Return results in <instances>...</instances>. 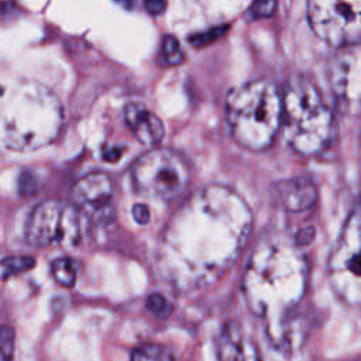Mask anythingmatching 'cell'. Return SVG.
Instances as JSON below:
<instances>
[{"label": "cell", "instance_id": "6da1fadb", "mask_svg": "<svg viewBox=\"0 0 361 361\" xmlns=\"http://www.w3.org/2000/svg\"><path fill=\"white\" fill-rule=\"evenodd\" d=\"M250 230L251 213L239 195L223 186L199 189L163 230L158 272L179 291L206 286L237 260Z\"/></svg>", "mask_w": 361, "mask_h": 361}, {"label": "cell", "instance_id": "7a4b0ae2", "mask_svg": "<svg viewBox=\"0 0 361 361\" xmlns=\"http://www.w3.org/2000/svg\"><path fill=\"white\" fill-rule=\"evenodd\" d=\"M308 262L288 241L270 237L254 250L244 274L243 291L248 308L261 317L286 322L305 295Z\"/></svg>", "mask_w": 361, "mask_h": 361}, {"label": "cell", "instance_id": "3957f363", "mask_svg": "<svg viewBox=\"0 0 361 361\" xmlns=\"http://www.w3.org/2000/svg\"><path fill=\"white\" fill-rule=\"evenodd\" d=\"M226 119L234 141L246 150L261 151L272 144L282 123V95L265 80L230 92Z\"/></svg>", "mask_w": 361, "mask_h": 361}, {"label": "cell", "instance_id": "277c9868", "mask_svg": "<svg viewBox=\"0 0 361 361\" xmlns=\"http://www.w3.org/2000/svg\"><path fill=\"white\" fill-rule=\"evenodd\" d=\"M281 126L288 144L302 156L319 154L330 144L333 115L310 80H289L282 94Z\"/></svg>", "mask_w": 361, "mask_h": 361}, {"label": "cell", "instance_id": "5b68a950", "mask_svg": "<svg viewBox=\"0 0 361 361\" xmlns=\"http://www.w3.org/2000/svg\"><path fill=\"white\" fill-rule=\"evenodd\" d=\"M132 181L139 194L150 199L171 201L186 189L191 172L185 160L175 151L153 148L134 161Z\"/></svg>", "mask_w": 361, "mask_h": 361}, {"label": "cell", "instance_id": "8992f818", "mask_svg": "<svg viewBox=\"0 0 361 361\" xmlns=\"http://www.w3.org/2000/svg\"><path fill=\"white\" fill-rule=\"evenodd\" d=\"M26 240L33 247H75L81 240V212L57 199L40 203L29 217Z\"/></svg>", "mask_w": 361, "mask_h": 361}, {"label": "cell", "instance_id": "52a82bcc", "mask_svg": "<svg viewBox=\"0 0 361 361\" xmlns=\"http://www.w3.org/2000/svg\"><path fill=\"white\" fill-rule=\"evenodd\" d=\"M308 19L330 46L353 47L361 40V0H308Z\"/></svg>", "mask_w": 361, "mask_h": 361}, {"label": "cell", "instance_id": "ba28073f", "mask_svg": "<svg viewBox=\"0 0 361 361\" xmlns=\"http://www.w3.org/2000/svg\"><path fill=\"white\" fill-rule=\"evenodd\" d=\"M360 212L355 209L347 219L329 260V279L337 296L355 306L361 299L360 270Z\"/></svg>", "mask_w": 361, "mask_h": 361}, {"label": "cell", "instance_id": "9c48e42d", "mask_svg": "<svg viewBox=\"0 0 361 361\" xmlns=\"http://www.w3.org/2000/svg\"><path fill=\"white\" fill-rule=\"evenodd\" d=\"M72 205L95 222L113 217V182L103 172L82 177L72 188Z\"/></svg>", "mask_w": 361, "mask_h": 361}, {"label": "cell", "instance_id": "30bf717a", "mask_svg": "<svg viewBox=\"0 0 361 361\" xmlns=\"http://www.w3.org/2000/svg\"><path fill=\"white\" fill-rule=\"evenodd\" d=\"M125 122L134 137L147 147H154L164 139L163 122L141 103L130 102L126 105Z\"/></svg>", "mask_w": 361, "mask_h": 361}, {"label": "cell", "instance_id": "8fae6325", "mask_svg": "<svg viewBox=\"0 0 361 361\" xmlns=\"http://www.w3.org/2000/svg\"><path fill=\"white\" fill-rule=\"evenodd\" d=\"M219 361H261L257 346L236 323L223 327L216 340Z\"/></svg>", "mask_w": 361, "mask_h": 361}, {"label": "cell", "instance_id": "7c38bea8", "mask_svg": "<svg viewBox=\"0 0 361 361\" xmlns=\"http://www.w3.org/2000/svg\"><path fill=\"white\" fill-rule=\"evenodd\" d=\"M316 186L306 178H292L275 186V198L282 209L288 212H302L316 202Z\"/></svg>", "mask_w": 361, "mask_h": 361}, {"label": "cell", "instance_id": "4fadbf2b", "mask_svg": "<svg viewBox=\"0 0 361 361\" xmlns=\"http://www.w3.org/2000/svg\"><path fill=\"white\" fill-rule=\"evenodd\" d=\"M350 50L343 53L337 61L336 65L333 67V87H334V92L338 96L346 98L347 101L354 99L357 101V98L354 96L351 88L354 87V89L358 92V85L360 82L351 81L353 75H360L358 71V47L353 46L348 47Z\"/></svg>", "mask_w": 361, "mask_h": 361}, {"label": "cell", "instance_id": "5bb4252c", "mask_svg": "<svg viewBox=\"0 0 361 361\" xmlns=\"http://www.w3.org/2000/svg\"><path fill=\"white\" fill-rule=\"evenodd\" d=\"M51 272H53L54 279L60 285H63L65 288H71L77 282L78 272H80V264L72 258L63 257L53 262Z\"/></svg>", "mask_w": 361, "mask_h": 361}, {"label": "cell", "instance_id": "9a60e30c", "mask_svg": "<svg viewBox=\"0 0 361 361\" xmlns=\"http://www.w3.org/2000/svg\"><path fill=\"white\" fill-rule=\"evenodd\" d=\"M36 260L29 255H15L0 261V281L9 279L34 268Z\"/></svg>", "mask_w": 361, "mask_h": 361}, {"label": "cell", "instance_id": "2e32d148", "mask_svg": "<svg viewBox=\"0 0 361 361\" xmlns=\"http://www.w3.org/2000/svg\"><path fill=\"white\" fill-rule=\"evenodd\" d=\"M132 361H175V357L165 346L144 344L133 351Z\"/></svg>", "mask_w": 361, "mask_h": 361}, {"label": "cell", "instance_id": "e0dca14e", "mask_svg": "<svg viewBox=\"0 0 361 361\" xmlns=\"http://www.w3.org/2000/svg\"><path fill=\"white\" fill-rule=\"evenodd\" d=\"M15 341L16 334L13 327L6 324L0 327V361H12L15 354Z\"/></svg>", "mask_w": 361, "mask_h": 361}, {"label": "cell", "instance_id": "ac0fdd59", "mask_svg": "<svg viewBox=\"0 0 361 361\" xmlns=\"http://www.w3.org/2000/svg\"><path fill=\"white\" fill-rule=\"evenodd\" d=\"M163 51H164V57L170 65H179L185 60L184 51H182L178 40L174 36L168 34L164 37Z\"/></svg>", "mask_w": 361, "mask_h": 361}, {"label": "cell", "instance_id": "d6986e66", "mask_svg": "<svg viewBox=\"0 0 361 361\" xmlns=\"http://www.w3.org/2000/svg\"><path fill=\"white\" fill-rule=\"evenodd\" d=\"M277 11V0H254L248 9L251 19H267L271 18Z\"/></svg>", "mask_w": 361, "mask_h": 361}, {"label": "cell", "instance_id": "ffe728a7", "mask_svg": "<svg viewBox=\"0 0 361 361\" xmlns=\"http://www.w3.org/2000/svg\"><path fill=\"white\" fill-rule=\"evenodd\" d=\"M146 306L148 308V310L157 316V317H167L170 313H171V305L170 302L160 293H153L147 298V302H146Z\"/></svg>", "mask_w": 361, "mask_h": 361}, {"label": "cell", "instance_id": "44dd1931", "mask_svg": "<svg viewBox=\"0 0 361 361\" xmlns=\"http://www.w3.org/2000/svg\"><path fill=\"white\" fill-rule=\"evenodd\" d=\"M226 27H219V29H213L210 32H206V33H202V34H196L194 37L189 39L191 43H194L196 47H202V46H208L212 42H215L217 37H220L223 33H224Z\"/></svg>", "mask_w": 361, "mask_h": 361}, {"label": "cell", "instance_id": "7402d4cb", "mask_svg": "<svg viewBox=\"0 0 361 361\" xmlns=\"http://www.w3.org/2000/svg\"><path fill=\"white\" fill-rule=\"evenodd\" d=\"M144 6L150 15L158 16L165 12L167 0H144Z\"/></svg>", "mask_w": 361, "mask_h": 361}, {"label": "cell", "instance_id": "603a6c76", "mask_svg": "<svg viewBox=\"0 0 361 361\" xmlns=\"http://www.w3.org/2000/svg\"><path fill=\"white\" fill-rule=\"evenodd\" d=\"M133 216L136 219L137 223L140 224H146L148 223L150 220V212H148V208L143 203H139V205H134L133 206Z\"/></svg>", "mask_w": 361, "mask_h": 361}, {"label": "cell", "instance_id": "cb8c5ba5", "mask_svg": "<svg viewBox=\"0 0 361 361\" xmlns=\"http://www.w3.org/2000/svg\"><path fill=\"white\" fill-rule=\"evenodd\" d=\"M113 2H116L118 5H120L127 11H133L136 8V0H113Z\"/></svg>", "mask_w": 361, "mask_h": 361}]
</instances>
